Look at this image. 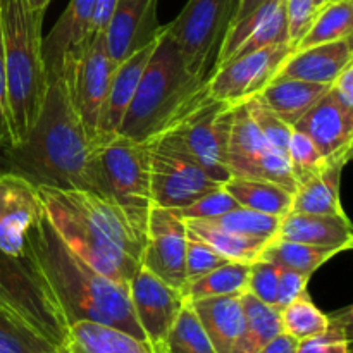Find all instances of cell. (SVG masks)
<instances>
[{
  "label": "cell",
  "instance_id": "60d3db41",
  "mask_svg": "<svg viewBox=\"0 0 353 353\" xmlns=\"http://www.w3.org/2000/svg\"><path fill=\"white\" fill-rule=\"evenodd\" d=\"M188 226V224H186ZM226 259L217 254L207 241H203L199 234L193 233L188 228L186 238V278L192 279L202 276L219 265L226 264Z\"/></svg>",
  "mask_w": 353,
  "mask_h": 353
},
{
  "label": "cell",
  "instance_id": "d4e9b609",
  "mask_svg": "<svg viewBox=\"0 0 353 353\" xmlns=\"http://www.w3.org/2000/svg\"><path fill=\"white\" fill-rule=\"evenodd\" d=\"M64 353H155L148 341L105 324L79 321L69 326Z\"/></svg>",
  "mask_w": 353,
  "mask_h": 353
},
{
  "label": "cell",
  "instance_id": "4dcf8cb0",
  "mask_svg": "<svg viewBox=\"0 0 353 353\" xmlns=\"http://www.w3.org/2000/svg\"><path fill=\"white\" fill-rule=\"evenodd\" d=\"M353 31V0H336L324 3L314 17L312 24L299 41L295 50L348 40Z\"/></svg>",
  "mask_w": 353,
  "mask_h": 353
},
{
  "label": "cell",
  "instance_id": "d590c367",
  "mask_svg": "<svg viewBox=\"0 0 353 353\" xmlns=\"http://www.w3.org/2000/svg\"><path fill=\"white\" fill-rule=\"evenodd\" d=\"M352 307L334 312L326 331L299 341L296 353H352Z\"/></svg>",
  "mask_w": 353,
  "mask_h": 353
},
{
  "label": "cell",
  "instance_id": "816d5d0a",
  "mask_svg": "<svg viewBox=\"0 0 353 353\" xmlns=\"http://www.w3.org/2000/svg\"><path fill=\"white\" fill-rule=\"evenodd\" d=\"M327 2H336V0H327ZM327 2H326V3H327Z\"/></svg>",
  "mask_w": 353,
  "mask_h": 353
},
{
  "label": "cell",
  "instance_id": "52a82bcc",
  "mask_svg": "<svg viewBox=\"0 0 353 353\" xmlns=\"http://www.w3.org/2000/svg\"><path fill=\"white\" fill-rule=\"evenodd\" d=\"M0 307L26 321L59 348L68 341V324L50 288L26 255L12 257L0 250Z\"/></svg>",
  "mask_w": 353,
  "mask_h": 353
},
{
  "label": "cell",
  "instance_id": "ac0fdd59",
  "mask_svg": "<svg viewBox=\"0 0 353 353\" xmlns=\"http://www.w3.org/2000/svg\"><path fill=\"white\" fill-rule=\"evenodd\" d=\"M305 133L331 162L347 165L352 157L353 112L343 109L330 92L293 126Z\"/></svg>",
  "mask_w": 353,
  "mask_h": 353
},
{
  "label": "cell",
  "instance_id": "ba28073f",
  "mask_svg": "<svg viewBox=\"0 0 353 353\" xmlns=\"http://www.w3.org/2000/svg\"><path fill=\"white\" fill-rule=\"evenodd\" d=\"M240 0H188L164 31L179 48L190 72L209 78Z\"/></svg>",
  "mask_w": 353,
  "mask_h": 353
},
{
  "label": "cell",
  "instance_id": "d6a6232c",
  "mask_svg": "<svg viewBox=\"0 0 353 353\" xmlns=\"http://www.w3.org/2000/svg\"><path fill=\"white\" fill-rule=\"evenodd\" d=\"M0 353H62L26 321L0 307Z\"/></svg>",
  "mask_w": 353,
  "mask_h": 353
},
{
  "label": "cell",
  "instance_id": "8d00e7d4",
  "mask_svg": "<svg viewBox=\"0 0 353 353\" xmlns=\"http://www.w3.org/2000/svg\"><path fill=\"white\" fill-rule=\"evenodd\" d=\"M223 230L233 231V233L245 234L252 238H262V240H272L278 233L281 217L271 216V214L257 212V210L247 209V207H236L224 216L209 221Z\"/></svg>",
  "mask_w": 353,
  "mask_h": 353
},
{
  "label": "cell",
  "instance_id": "4fadbf2b",
  "mask_svg": "<svg viewBox=\"0 0 353 353\" xmlns=\"http://www.w3.org/2000/svg\"><path fill=\"white\" fill-rule=\"evenodd\" d=\"M292 52L290 43L271 45L216 65L207 78V93L219 102L241 105L264 90Z\"/></svg>",
  "mask_w": 353,
  "mask_h": 353
},
{
  "label": "cell",
  "instance_id": "b9f144b4",
  "mask_svg": "<svg viewBox=\"0 0 353 353\" xmlns=\"http://www.w3.org/2000/svg\"><path fill=\"white\" fill-rule=\"evenodd\" d=\"M278 278L279 265H276L271 261H265V259H257L250 264L247 292L268 305H276Z\"/></svg>",
  "mask_w": 353,
  "mask_h": 353
},
{
  "label": "cell",
  "instance_id": "f35d334b",
  "mask_svg": "<svg viewBox=\"0 0 353 353\" xmlns=\"http://www.w3.org/2000/svg\"><path fill=\"white\" fill-rule=\"evenodd\" d=\"M245 107H247L252 121L257 124L261 133L265 137V140L286 157L293 128L279 119L259 97H254L248 102H245Z\"/></svg>",
  "mask_w": 353,
  "mask_h": 353
},
{
  "label": "cell",
  "instance_id": "cb8c5ba5",
  "mask_svg": "<svg viewBox=\"0 0 353 353\" xmlns=\"http://www.w3.org/2000/svg\"><path fill=\"white\" fill-rule=\"evenodd\" d=\"M330 86L274 76L257 97L279 119L293 128L330 92Z\"/></svg>",
  "mask_w": 353,
  "mask_h": 353
},
{
  "label": "cell",
  "instance_id": "ee69618b",
  "mask_svg": "<svg viewBox=\"0 0 353 353\" xmlns=\"http://www.w3.org/2000/svg\"><path fill=\"white\" fill-rule=\"evenodd\" d=\"M310 276L302 274L299 271H293L288 268H279L278 278V295H276V309L281 310L293 300L307 295V286H309Z\"/></svg>",
  "mask_w": 353,
  "mask_h": 353
},
{
  "label": "cell",
  "instance_id": "836d02e7",
  "mask_svg": "<svg viewBox=\"0 0 353 353\" xmlns=\"http://www.w3.org/2000/svg\"><path fill=\"white\" fill-rule=\"evenodd\" d=\"M159 353H217L188 300L183 303Z\"/></svg>",
  "mask_w": 353,
  "mask_h": 353
},
{
  "label": "cell",
  "instance_id": "e575fe53",
  "mask_svg": "<svg viewBox=\"0 0 353 353\" xmlns=\"http://www.w3.org/2000/svg\"><path fill=\"white\" fill-rule=\"evenodd\" d=\"M283 333L295 338L296 341H303L326 331L330 326V316L324 314L309 295L293 300L286 307L279 310Z\"/></svg>",
  "mask_w": 353,
  "mask_h": 353
},
{
  "label": "cell",
  "instance_id": "ab89813d",
  "mask_svg": "<svg viewBox=\"0 0 353 353\" xmlns=\"http://www.w3.org/2000/svg\"><path fill=\"white\" fill-rule=\"evenodd\" d=\"M236 207H240L236 200L221 185L216 190H212V192L196 199L190 205L179 209L178 212L185 221H212L216 217L224 216L230 210L236 209Z\"/></svg>",
  "mask_w": 353,
  "mask_h": 353
},
{
  "label": "cell",
  "instance_id": "ffe728a7",
  "mask_svg": "<svg viewBox=\"0 0 353 353\" xmlns=\"http://www.w3.org/2000/svg\"><path fill=\"white\" fill-rule=\"evenodd\" d=\"M352 62V38H348V40L293 50L283 62L276 76L317 83V85H331Z\"/></svg>",
  "mask_w": 353,
  "mask_h": 353
},
{
  "label": "cell",
  "instance_id": "9a60e30c",
  "mask_svg": "<svg viewBox=\"0 0 353 353\" xmlns=\"http://www.w3.org/2000/svg\"><path fill=\"white\" fill-rule=\"evenodd\" d=\"M128 292L145 338L155 353H159L186 299L181 290L162 281L143 265L130 279Z\"/></svg>",
  "mask_w": 353,
  "mask_h": 353
},
{
  "label": "cell",
  "instance_id": "44dd1931",
  "mask_svg": "<svg viewBox=\"0 0 353 353\" xmlns=\"http://www.w3.org/2000/svg\"><path fill=\"white\" fill-rule=\"evenodd\" d=\"M157 38L152 43H148L147 47L131 54L130 57L124 59L121 64L114 68L109 92H107L105 103H103L102 117H100V141L105 137H110V134L119 131L124 116L128 112V107H130L131 100H133L134 93L138 90V85H140L145 68L150 61Z\"/></svg>",
  "mask_w": 353,
  "mask_h": 353
},
{
  "label": "cell",
  "instance_id": "f907efd6",
  "mask_svg": "<svg viewBox=\"0 0 353 353\" xmlns=\"http://www.w3.org/2000/svg\"><path fill=\"white\" fill-rule=\"evenodd\" d=\"M26 2L31 10H34V12L38 14H45V10H47L48 3H50L52 0H26Z\"/></svg>",
  "mask_w": 353,
  "mask_h": 353
},
{
  "label": "cell",
  "instance_id": "603a6c76",
  "mask_svg": "<svg viewBox=\"0 0 353 353\" xmlns=\"http://www.w3.org/2000/svg\"><path fill=\"white\" fill-rule=\"evenodd\" d=\"M217 353H231L245 326L241 295L188 300Z\"/></svg>",
  "mask_w": 353,
  "mask_h": 353
},
{
  "label": "cell",
  "instance_id": "f5cc1de1",
  "mask_svg": "<svg viewBox=\"0 0 353 353\" xmlns=\"http://www.w3.org/2000/svg\"><path fill=\"white\" fill-rule=\"evenodd\" d=\"M62 353H64V352H62Z\"/></svg>",
  "mask_w": 353,
  "mask_h": 353
},
{
  "label": "cell",
  "instance_id": "74e56055",
  "mask_svg": "<svg viewBox=\"0 0 353 353\" xmlns=\"http://www.w3.org/2000/svg\"><path fill=\"white\" fill-rule=\"evenodd\" d=\"M286 159H288L290 169H292L296 185L319 174L321 171H324L331 164L330 159L324 157L319 147L305 133L299 130L292 131Z\"/></svg>",
  "mask_w": 353,
  "mask_h": 353
},
{
  "label": "cell",
  "instance_id": "277c9868",
  "mask_svg": "<svg viewBox=\"0 0 353 353\" xmlns=\"http://www.w3.org/2000/svg\"><path fill=\"white\" fill-rule=\"evenodd\" d=\"M207 97V78L188 71L178 45L162 26L117 133L137 141L154 140L178 126Z\"/></svg>",
  "mask_w": 353,
  "mask_h": 353
},
{
  "label": "cell",
  "instance_id": "2e32d148",
  "mask_svg": "<svg viewBox=\"0 0 353 353\" xmlns=\"http://www.w3.org/2000/svg\"><path fill=\"white\" fill-rule=\"evenodd\" d=\"M45 214L37 186L16 172H0V250L21 257L28 231Z\"/></svg>",
  "mask_w": 353,
  "mask_h": 353
},
{
  "label": "cell",
  "instance_id": "4316f807",
  "mask_svg": "<svg viewBox=\"0 0 353 353\" xmlns=\"http://www.w3.org/2000/svg\"><path fill=\"white\" fill-rule=\"evenodd\" d=\"M223 186L240 207L278 217H285L292 210L293 192L279 183L233 176Z\"/></svg>",
  "mask_w": 353,
  "mask_h": 353
},
{
  "label": "cell",
  "instance_id": "3957f363",
  "mask_svg": "<svg viewBox=\"0 0 353 353\" xmlns=\"http://www.w3.org/2000/svg\"><path fill=\"white\" fill-rule=\"evenodd\" d=\"M23 255L50 288L68 327L90 321L147 341L134 317L128 286L105 278L74 254L55 233L47 214L28 231Z\"/></svg>",
  "mask_w": 353,
  "mask_h": 353
},
{
  "label": "cell",
  "instance_id": "484cf974",
  "mask_svg": "<svg viewBox=\"0 0 353 353\" xmlns=\"http://www.w3.org/2000/svg\"><path fill=\"white\" fill-rule=\"evenodd\" d=\"M343 168L345 165L340 162H331L319 174L299 183L293 192L290 212L316 214V216H347L340 200V183Z\"/></svg>",
  "mask_w": 353,
  "mask_h": 353
},
{
  "label": "cell",
  "instance_id": "7bdbcfd3",
  "mask_svg": "<svg viewBox=\"0 0 353 353\" xmlns=\"http://www.w3.org/2000/svg\"><path fill=\"white\" fill-rule=\"evenodd\" d=\"M285 9L288 21V43L295 50L319 9L314 6V0H285Z\"/></svg>",
  "mask_w": 353,
  "mask_h": 353
},
{
  "label": "cell",
  "instance_id": "f546056e",
  "mask_svg": "<svg viewBox=\"0 0 353 353\" xmlns=\"http://www.w3.org/2000/svg\"><path fill=\"white\" fill-rule=\"evenodd\" d=\"M250 264L226 262L202 276L186 281L181 293L186 300L210 299V296L241 295L247 292Z\"/></svg>",
  "mask_w": 353,
  "mask_h": 353
},
{
  "label": "cell",
  "instance_id": "5bb4252c",
  "mask_svg": "<svg viewBox=\"0 0 353 353\" xmlns=\"http://www.w3.org/2000/svg\"><path fill=\"white\" fill-rule=\"evenodd\" d=\"M188 226L178 210L152 203L147 214L141 265L168 285L183 290L186 278Z\"/></svg>",
  "mask_w": 353,
  "mask_h": 353
},
{
  "label": "cell",
  "instance_id": "681fc988",
  "mask_svg": "<svg viewBox=\"0 0 353 353\" xmlns=\"http://www.w3.org/2000/svg\"><path fill=\"white\" fill-rule=\"evenodd\" d=\"M265 2H269V0H240V2H238V9H236V12H234V17H233V21H231V24L238 23L240 19L247 17L248 14H252L254 10H257L259 7L264 6Z\"/></svg>",
  "mask_w": 353,
  "mask_h": 353
},
{
  "label": "cell",
  "instance_id": "9c48e42d",
  "mask_svg": "<svg viewBox=\"0 0 353 353\" xmlns=\"http://www.w3.org/2000/svg\"><path fill=\"white\" fill-rule=\"evenodd\" d=\"M217 186L221 185L200 168L178 131L171 130L150 140V193L154 205L179 210Z\"/></svg>",
  "mask_w": 353,
  "mask_h": 353
},
{
  "label": "cell",
  "instance_id": "1f68e13d",
  "mask_svg": "<svg viewBox=\"0 0 353 353\" xmlns=\"http://www.w3.org/2000/svg\"><path fill=\"white\" fill-rule=\"evenodd\" d=\"M338 254H341V252L334 250V248H324L316 247V245L272 238L268 247L264 248V252H262L261 259L274 262L279 268L293 269V271H299L312 278L317 269L323 268L326 262L336 257Z\"/></svg>",
  "mask_w": 353,
  "mask_h": 353
},
{
  "label": "cell",
  "instance_id": "30bf717a",
  "mask_svg": "<svg viewBox=\"0 0 353 353\" xmlns=\"http://www.w3.org/2000/svg\"><path fill=\"white\" fill-rule=\"evenodd\" d=\"M234 107L207 97L178 126L172 128L200 168L219 185L231 178L226 155Z\"/></svg>",
  "mask_w": 353,
  "mask_h": 353
},
{
  "label": "cell",
  "instance_id": "83f0119b",
  "mask_svg": "<svg viewBox=\"0 0 353 353\" xmlns=\"http://www.w3.org/2000/svg\"><path fill=\"white\" fill-rule=\"evenodd\" d=\"M245 310V326L231 353H259L272 338L283 333L279 310L261 302L252 293H241Z\"/></svg>",
  "mask_w": 353,
  "mask_h": 353
},
{
  "label": "cell",
  "instance_id": "7c38bea8",
  "mask_svg": "<svg viewBox=\"0 0 353 353\" xmlns=\"http://www.w3.org/2000/svg\"><path fill=\"white\" fill-rule=\"evenodd\" d=\"M226 162L231 178L268 179L295 192L296 181L288 159L265 140L257 124L252 121L245 103L234 107Z\"/></svg>",
  "mask_w": 353,
  "mask_h": 353
},
{
  "label": "cell",
  "instance_id": "7402d4cb",
  "mask_svg": "<svg viewBox=\"0 0 353 353\" xmlns=\"http://www.w3.org/2000/svg\"><path fill=\"white\" fill-rule=\"evenodd\" d=\"M274 238L334 248L340 252H347L353 247V231L347 216L288 212L285 217H281Z\"/></svg>",
  "mask_w": 353,
  "mask_h": 353
},
{
  "label": "cell",
  "instance_id": "bcb514c9",
  "mask_svg": "<svg viewBox=\"0 0 353 353\" xmlns=\"http://www.w3.org/2000/svg\"><path fill=\"white\" fill-rule=\"evenodd\" d=\"M330 95L340 103L343 109L353 112V62L348 64L338 78L331 83Z\"/></svg>",
  "mask_w": 353,
  "mask_h": 353
},
{
  "label": "cell",
  "instance_id": "8fae6325",
  "mask_svg": "<svg viewBox=\"0 0 353 353\" xmlns=\"http://www.w3.org/2000/svg\"><path fill=\"white\" fill-rule=\"evenodd\" d=\"M105 45V31L90 34L81 54L61 74L68 79L72 100L86 133L95 145L100 141V117L114 72Z\"/></svg>",
  "mask_w": 353,
  "mask_h": 353
},
{
  "label": "cell",
  "instance_id": "8992f818",
  "mask_svg": "<svg viewBox=\"0 0 353 353\" xmlns=\"http://www.w3.org/2000/svg\"><path fill=\"white\" fill-rule=\"evenodd\" d=\"M103 196L123 205L134 219L147 224L152 205L150 141H137L121 133L97 145Z\"/></svg>",
  "mask_w": 353,
  "mask_h": 353
},
{
  "label": "cell",
  "instance_id": "7dc6e473",
  "mask_svg": "<svg viewBox=\"0 0 353 353\" xmlns=\"http://www.w3.org/2000/svg\"><path fill=\"white\" fill-rule=\"evenodd\" d=\"M117 0H97L95 10L92 16V24H90V34L105 31L110 17H112L114 9H116Z\"/></svg>",
  "mask_w": 353,
  "mask_h": 353
},
{
  "label": "cell",
  "instance_id": "7a4b0ae2",
  "mask_svg": "<svg viewBox=\"0 0 353 353\" xmlns=\"http://www.w3.org/2000/svg\"><path fill=\"white\" fill-rule=\"evenodd\" d=\"M37 190L62 241L100 274L128 286L141 265L147 224L97 192L47 185Z\"/></svg>",
  "mask_w": 353,
  "mask_h": 353
},
{
  "label": "cell",
  "instance_id": "5b68a950",
  "mask_svg": "<svg viewBox=\"0 0 353 353\" xmlns=\"http://www.w3.org/2000/svg\"><path fill=\"white\" fill-rule=\"evenodd\" d=\"M45 14L30 9L26 0H0L10 140L23 143L34 126L48 86L43 62L41 23Z\"/></svg>",
  "mask_w": 353,
  "mask_h": 353
},
{
  "label": "cell",
  "instance_id": "6da1fadb",
  "mask_svg": "<svg viewBox=\"0 0 353 353\" xmlns=\"http://www.w3.org/2000/svg\"><path fill=\"white\" fill-rule=\"evenodd\" d=\"M7 171L34 186L88 190L102 193L97 145L86 133L64 74L48 76L38 119L26 140L0 150Z\"/></svg>",
  "mask_w": 353,
  "mask_h": 353
},
{
  "label": "cell",
  "instance_id": "f1b7e54d",
  "mask_svg": "<svg viewBox=\"0 0 353 353\" xmlns=\"http://www.w3.org/2000/svg\"><path fill=\"white\" fill-rule=\"evenodd\" d=\"M190 230L199 234L203 241L210 245L219 255H223L230 262H243L252 264L261 259L262 252L268 247L271 240L262 238L245 236V234L233 233V231L223 230L209 221H186Z\"/></svg>",
  "mask_w": 353,
  "mask_h": 353
},
{
  "label": "cell",
  "instance_id": "d6986e66",
  "mask_svg": "<svg viewBox=\"0 0 353 353\" xmlns=\"http://www.w3.org/2000/svg\"><path fill=\"white\" fill-rule=\"evenodd\" d=\"M97 0H69L55 26L43 38V62L47 76L61 74L81 54L90 38Z\"/></svg>",
  "mask_w": 353,
  "mask_h": 353
},
{
  "label": "cell",
  "instance_id": "e0dca14e",
  "mask_svg": "<svg viewBox=\"0 0 353 353\" xmlns=\"http://www.w3.org/2000/svg\"><path fill=\"white\" fill-rule=\"evenodd\" d=\"M159 0H117L105 28V45L114 65L121 64L161 33L157 19Z\"/></svg>",
  "mask_w": 353,
  "mask_h": 353
},
{
  "label": "cell",
  "instance_id": "f6af8a7d",
  "mask_svg": "<svg viewBox=\"0 0 353 353\" xmlns=\"http://www.w3.org/2000/svg\"><path fill=\"white\" fill-rule=\"evenodd\" d=\"M10 140V121H9V100H7V79H6V61H3L2 30H0V150L9 148Z\"/></svg>",
  "mask_w": 353,
  "mask_h": 353
},
{
  "label": "cell",
  "instance_id": "c3c4849f",
  "mask_svg": "<svg viewBox=\"0 0 353 353\" xmlns=\"http://www.w3.org/2000/svg\"><path fill=\"white\" fill-rule=\"evenodd\" d=\"M296 347H299V341L295 338L288 336L286 333H279L259 353H296Z\"/></svg>",
  "mask_w": 353,
  "mask_h": 353
}]
</instances>
